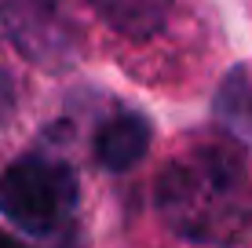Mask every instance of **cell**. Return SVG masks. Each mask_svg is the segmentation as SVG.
I'll return each instance as SVG.
<instances>
[{"instance_id":"obj_1","label":"cell","mask_w":252,"mask_h":248,"mask_svg":"<svg viewBox=\"0 0 252 248\" xmlns=\"http://www.w3.org/2000/svg\"><path fill=\"white\" fill-rule=\"evenodd\" d=\"M158 204L190 241H234L252 219L241 161L223 146H205L161 175Z\"/></svg>"},{"instance_id":"obj_2","label":"cell","mask_w":252,"mask_h":248,"mask_svg":"<svg viewBox=\"0 0 252 248\" xmlns=\"http://www.w3.org/2000/svg\"><path fill=\"white\" fill-rule=\"evenodd\" d=\"M77 208V175L63 161L22 157L0 175V212L30 237L59 234Z\"/></svg>"},{"instance_id":"obj_3","label":"cell","mask_w":252,"mask_h":248,"mask_svg":"<svg viewBox=\"0 0 252 248\" xmlns=\"http://www.w3.org/2000/svg\"><path fill=\"white\" fill-rule=\"evenodd\" d=\"M0 19L15 48L40 66H59L73 51V26L59 0H0Z\"/></svg>"},{"instance_id":"obj_4","label":"cell","mask_w":252,"mask_h":248,"mask_svg":"<svg viewBox=\"0 0 252 248\" xmlns=\"http://www.w3.org/2000/svg\"><path fill=\"white\" fill-rule=\"evenodd\" d=\"M150 150V121L139 113H117L95 135V157L110 172H128Z\"/></svg>"},{"instance_id":"obj_5","label":"cell","mask_w":252,"mask_h":248,"mask_svg":"<svg viewBox=\"0 0 252 248\" xmlns=\"http://www.w3.org/2000/svg\"><path fill=\"white\" fill-rule=\"evenodd\" d=\"M92 7L117 33H125L132 40H146L168 22L172 0H92Z\"/></svg>"},{"instance_id":"obj_6","label":"cell","mask_w":252,"mask_h":248,"mask_svg":"<svg viewBox=\"0 0 252 248\" xmlns=\"http://www.w3.org/2000/svg\"><path fill=\"white\" fill-rule=\"evenodd\" d=\"M216 113H220V121L234 135L252 139V84H249V73L241 66L227 73L220 95H216Z\"/></svg>"},{"instance_id":"obj_7","label":"cell","mask_w":252,"mask_h":248,"mask_svg":"<svg viewBox=\"0 0 252 248\" xmlns=\"http://www.w3.org/2000/svg\"><path fill=\"white\" fill-rule=\"evenodd\" d=\"M11 110H15V84L7 77V70L0 66V124L11 117Z\"/></svg>"}]
</instances>
